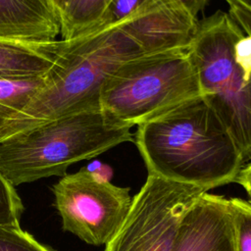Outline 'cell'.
I'll return each mask as SVG.
<instances>
[{"instance_id": "obj_15", "label": "cell", "mask_w": 251, "mask_h": 251, "mask_svg": "<svg viewBox=\"0 0 251 251\" xmlns=\"http://www.w3.org/2000/svg\"><path fill=\"white\" fill-rule=\"evenodd\" d=\"M24 205L15 187L0 175V225L20 226Z\"/></svg>"}, {"instance_id": "obj_1", "label": "cell", "mask_w": 251, "mask_h": 251, "mask_svg": "<svg viewBox=\"0 0 251 251\" xmlns=\"http://www.w3.org/2000/svg\"><path fill=\"white\" fill-rule=\"evenodd\" d=\"M137 126L133 141L148 175L210 190L234 182L245 163L233 137L204 96Z\"/></svg>"}, {"instance_id": "obj_5", "label": "cell", "mask_w": 251, "mask_h": 251, "mask_svg": "<svg viewBox=\"0 0 251 251\" xmlns=\"http://www.w3.org/2000/svg\"><path fill=\"white\" fill-rule=\"evenodd\" d=\"M243 35L228 13L218 11L198 21L188 51L203 96L247 162L251 160V79H244L234 57L235 43Z\"/></svg>"}, {"instance_id": "obj_21", "label": "cell", "mask_w": 251, "mask_h": 251, "mask_svg": "<svg viewBox=\"0 0 251 251\" xmlns=\"http://www.w3.org/2000/svg\"><path fill=\"white\" fill-rule=\"evenodd\" d=\"M226 1H227V0H226ZM229 1L235 2L238 5H240L241 7L245 8L246 10L251 12V0H229Z\"/></svg>"}, {"instance_id": "obj_22", "label": "cell", "mask_w": 251, "mask_h": 251, "mask_svg": "<svg viewBox=\"0 0 251 251\" xmlns=\"http://www.w3.org/2000/svg\"><path fill=\"white\" fill-rule=\"evenodd\" d=\"M54 1H55L56 5H57V7H58V5H59V3H60V1H61V0H54Z\"/></svg>"}, {"instance_id": "obj_19", "label": "cell", "mask_w": 251, "mask_h": 251, "mask_svg": "<svg viewBox=\"0 0 251 251\" xmlns=\"http://www.w3.org/2000/svg\"><path fill=\"white\" fill-rule=\"evenodd\" d=\"M190 16L197 19V15L207 5L208 0H175Z\"/></svg>"}, {"instance_id": "obj_18", "label": "cell", "mask_w": 251, "mask_h": 251, "mask_svg": "<svg viewBox=\"0 0 251 251\" xmlns=\"http://www.w3.org/2000/svg\"><path fill=\"white\" fill-rule=\"evenodd\" d=\"M228 5V14L246 34H251V12L235 2L226 1Z\"/></svg>"}, {"instance_id": "obj_8", "label": "cell", "mask_w": 251, "mask_h": 251, "mask_svg": "<svg viewBox=\"0 0 251 251\" xmlns=\"http://www.w3.org/2000/svg\"><path fill=\"white\" fill-rule=\"evenodd\" d=\"M173 251H235L228 199L203 193L182 216Z\"/></svg>"}, {"instance_id": "obj_12", "label": "cell", "mask_w": 251, "mask_h": 251, "mask_svg": "<svg viewBox=\"0 0 251 251\" xmlns=\"http://www.w3.org/2000/svg\"><path fill=\"white\" fill-rule=\"evenodd\" d=\"M44 83V75L22 78H0V130L19 114Z\"/></svg>"}, {"instance_id": "obj_2", "label": "cell", "mask_w": 251, "mask_h": 251, "mask_svg": "<svg viewBox=\"0 0 251 251\" xmlns=\"http://www.w3.org/2000/svg\"><path fill=\"white\" fill-rule=\"evenodd\" d=\"M149 55L124 22L67 40L29 103L0 130V142L78 112L99 109L106 80L126 63Z\"/></svg>"}, {"instance_id": "obj_9", "label": "cell", "mask_w": 251, "mask_h": 251, "mask_svg": "<svg viewBox=\"0 0 251 251\" xmlns=\"http://www.w3.org/2000/svg\"><path fill=\"white\" fill-rule=\"evenodd\" d=\"M61 36L54 0H0V38L51 41Z\"/></svg>"}, {"instance_id": "obj_16", "label": "cell", "mask_w": 251, "mask_h": 251, "mask_svg": "<svg viewBox=\"0 0 251 251\" xmlns=\"http://www.w3.org/2000/svg\"><path fill=\"white\" fill-rule=\"evenodd\" d=\"M149 1L150 0H111L97 26L93 30L121 24Z\"/></svg>"}, {"instance_id": "obj_11", "label": "cell", "mask_w": 251, "mask_h": 251, "mask_svg": "<svg viewBox=\"0 0 251 251\" xmlns=\"http://www.w3.org/2000/svg\"><path fill=\"white\" fill-rule=\"evenodd\" d=\"M111 0H61V39L72 40L91 32Z\"/></svg>"}, {"instance_id": "obj_4", "label": "cell", "mask_w": 251, "mask_h": 251, "mask_svg": "<svg viewBox=\"0 0 251 251\" xmlns=\"http://www.w3.org/2000/svg\"><path fill=\"white\" fill-rule=\"evenodd\" d=\"M203 96L188 49L131 60L104 83L100 107L117 122L139 126L188 100Z\"/></svg>"}, {"instance_id": "obj_20", "label": "cell", "mask_w": 251, "mask_h": 251, "mask_svg": "<svg viewBox=\"0 0 251 251\" xmlns=\"http://www.w3.org/2000/svg\"><path fill=\"white\" fill-rule=\"evenodd\" d=\"M234 182L240 184L246 190V192L249 194L251 198V162L248 163L247 166L242 167Z\"/></svg>"}, {"instance_id": "obj_7", "label": "cell", "mask_w": 251, "mask_h": 251, "mask_svg": "<svg viewBox=\"0 0 251 251\" xmlns=\"http://www.w3.org/2000/svg\"><path fill=\"white\" fill-rule=\"evenodd\" d=\"M52 191L63 229L91 245H106L112 239L132 201L127 187L117 186L87 168L62 176Z\"/></svg>"}, {"instance_id": "obj_6", "label": "cell", "mask_w": 251, "mask_h": 251, "mask_svg": "<svg viewBox=\"0 0 251 251\" xmlns=\"http://www.w3.org/2000/svg\"><path fill=\"white\" fill-rule=\"evenodd\" d=\"M204 187L148 175L104 251H173L180 220Z\"/></svg>"}, {"instance_id": "obj_10", "label": "cell", "mask_w": 251, "mask_h": 251, "mask_svg": "<svg viewBox=\"0 0 251 251\" xmlns=\"http://www.w3.org/2000/svg\"><path fill=\"white\" fill-rule=\"evenodd\" d=\"M67 40L27 41L0 38V78L45 75L58 61Z\"/></svg>"}, {"instance_id": "obj_14", "label": "cell", "mask_w": 251, "mask_h": 251, "mask_svg": "<svg viewBox=\"0 0 251 251\" xmlns=\"http://www.w3.org/2000/svg\"><path fill=\"white\" fill-rule=\"evenodd\" d=\"M0 251H53L20 226L0 225Z\"/></svg>"}, {"instance_id": "obj_3", "label": "cell", "mask_w": 251, "mask_h": 251, "mask_svg": "<svg viewBox=\"0 0 251 251\" xmlns=\"http://www.w3.org/2000/svg\"><path fill=\"white\" fill-rule=\"evenodd\" d=\"M130 128L101 108L62 117L1 141L0 175L14 187L64 176L71 165L133 141Z\"/></svg>"}, {"instance_id": "obj_13", "label": "cell", "mask_w": 251, "mask_h": 251, "mask_svg": "<svg viewBox=\"0 0 251 251\" xmlns=\"http://www.w3.org/2000/svg\"><path fill=\"white\" fill-rule=\"evenodd\" d=\"M233 222L235 251H251V200L228 199Z\"/></svg>"}, {"instance_id": "obj_17", "label": "cell", "mask_w": 251, "mask_h": 251, "mask_svg": "<svg viewBox=\"0 0 251 251\" xmlns=\"http://www.w3.org/2000/svg\"><path fill=\"white\" fill-rule=\"evenodd\" d=\"M234 57L246 81L251 79V34L244 33L234 46Z\"/></svg>"}]
</instances>
